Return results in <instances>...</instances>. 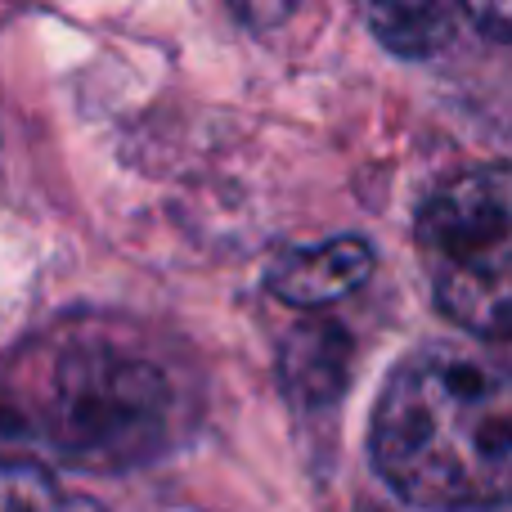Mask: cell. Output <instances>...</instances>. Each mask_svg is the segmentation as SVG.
I'll list each match as a JSON object with an SVG mask.
<instances>
[{"label":"cell","instance_id":"obj_5","mask_svg":"<svg viewBox=\"0 0 512 512\" xmlns=\"http://www.w3.org/2000/svg\"><path fill=\"white\" fill-rule=\"evenodd\" d=\"M364 18L400 54L441 50L454 27V9H436V5H373V9H364Z\"/></svg>","mask_w":512,"mask_h":512},{"label":"cell","instance_id":"obj_2","mask_svg":"<svg viewBox=\"0 0 512 512\" xmlns=\"http://www.w3.org/2000/svg\"><path fill=\"white\" fill-rule=\"evenodd\" d=\"M176 387L153 360L113 337H72L50 355L36 387L41 436L90 472H131L167 450Z\"/></svg>","mask_w":512,"mask_h":512},{"label":"cell","instance_id":"obj_3","mask_svg":"<svg viewBox=\"0 0 512 512\" xmlns=\"http://www.w3.org/2000/svg\"><path fill=\"white\" fill-rule=\"evenodd\" d=\"M418 248L436 306L454 324L499 342L508 333L512 297L508 167H477L427 198L418 216Z\"/></svg>","mask_w":512,"mask_h":512},{"label":"cell","instance_id":"obj_4","mask_svg":"<svg viewBox=\"0 0 512 512\" xmlns=\"http://www.w3.org/2000/svg\"><path fill=\"white\" fill-rule=\"evenodd\" d=\"M373 270V248L364 239H333L319 248H297L270 265V292L288 306H328L355 292Z\"/></svg>","mask_w":512,"mask_h":512},{"label":"cell","instance_id":"obj_7","mask_svg":"<svg viewBox=\"0 0 512 512\" xmlns=\"http://www.w3.org/2000/svg\"><path fill=\"white\" fill-rule=\"evenodd\" d=\"M463 14H468L472 23H486L490 27V41H508V36H512V14L504 5H472V9H463Z\"/></svg>","mask_w":512,"mask_h":512},{"label":"cell","instance_id":"obj_6","mask_svg":"<svg viewBox=\"0 0 512 512\" xmlns=\"http://www.w3.org/2000/svg\"><path fill=\"white\" fill-rule=\"evenodd\" d=\"M0 512H99L36 463H0Z\"/></svg>","mask_w":512,"mask_h":512},{"label":"cell","instance_id":"obj_1","mask_svg":"<svg viewBox=\"0 0 512 512\" xmlns=\"http://www.w3.org/2000/svg\"><path fill=\"white\" fill-rule=\"evenodd\" d=\"M373 463L418 508H504L512 468L508 369L463 342L427 346L405 360L373 414Z\"/></svg>","mask_w":512,"mask_h":512}]
</instances>
